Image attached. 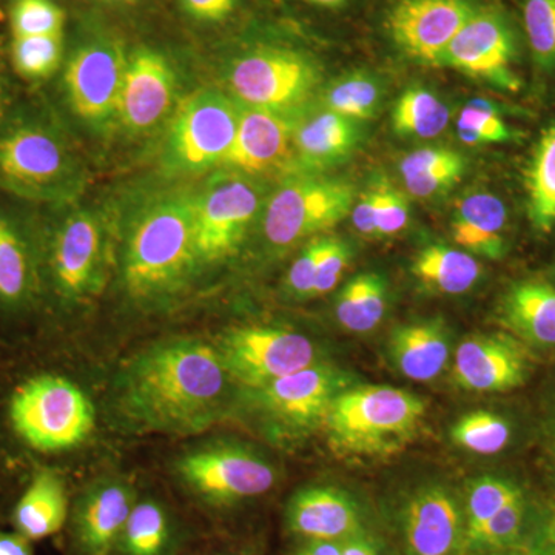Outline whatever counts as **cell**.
I'll return each mask as SVG.
<instances>
[{
	"mask_svg": "<svg viewBox=\"0 0 555 555\" xmlns=\"http://www.w3.org/2000/svg\"><path fill=\"white\" fill-rule=\"evenodd\" d=\"M218 347L179 338L142 350L120 372L116 400L130 423L158 433H198L221 414L230 383Z\"/></svg>",
	"mask_w": 555,
	"mask_h": 555,
	"instance_id": "obj_1",
	"label": "cell"
},
{
	"mask_svg": "<svg viewBox=\"0 0 555 555\" xmlns=\"http://www.w3.org/2000/svg\"><path fill=\"white\" fill-rule=\"evenodd\" d=\"M196 192L167 190L131 218L122 251L124 283L131 297L153 301L184 287L201 264Z\"/></svg>",
	"mask_w": 555,
	"mask_h": 555,
	"instance_id": "obj_2",
	"label": "cell"
},
{
	"mask_svg": "<svg viewBox=\"0 0 555 555\" xmlns=\"http://www.w3.org/2000/svg\"><path fill=\"white\" fill-rule=\"evenodd\" d=\"M425 412V403L408 390L364 386L339 392L324 420L332 443L341 451L386 454L414 436Z\"/></svg>",
	"mask_w": 555,
	"mask_h": 555,
	"instance_id": "obj_3",
	"label": "cell"
},
{
	"mask_svg": "<svg viewBox=\"0 0 555 555\" xmlns=\"http://www.w3.org/2000/svg\"><path fill=\"white\" fill-rule=\"evenodd\" d=\"M86 169L65 139L40 124L0 138V185L22 198L67 203L86 188Z\"/></svg>",
	"mask_w": 555,
	"mask_h": 555,
	"instance_id": "obj_4",
	"label": "cell"
},
{
	"mask_svg": "<svg viewBox=\"0 0 555 555\" xmlns=\"http://www.w3.org/2000/svg\"><path fill=\"white\" fill-rule=\"evenodd\" d=\"M241 107L230 94L203 89L179 102L167 126L160 167L171 178H192L221 169L228 158Z\"/></svg>",
	"mask_w": 555,
	"mask_h": 555,
	"instance_id": "obj_5",
	"label": "cell"
},
{
	"mask_svg": "<svg viewBox=\"0 0 555 555\" xmlns=\"http://www.w3.org/2000/svg\"><path fill=\"white\" fill-rule=\"evenodd\" d=\"M356 189L341 178L323 173H295L262 207V233L269 246L286 250L295 244L334 229L352 214Z\"/></svg>",
	"mask_w": 555,
	"mask_h": 555,
	"instance_id": "obj_6",
	"label": "cell"
},
{
	"mask_svg": "<svg viewBox=\"0 0 555 555\" xmlns=\"http://www.w3.org/2000/svg\"><path fill=\"white\" fill-rule=\"evenodd\" d=\"M10 416L16 433L42 452L78 447L94 427L90 398L75 383L57 375H39L17 387Z\"/></svg>",
	"mask_w": 555,
	"mask_h": 555,
	"instance_id": "obj_7",
	"label": "cell"
},
{
	"mask_svg": "<svg viewBox=\"0 0 555 555\" xmlns=\"http://www.w3.org/2000/svg\"><path fill=\"white\" fill-rule=\"evenodd\" d=\"M225 82L241 107L298 112L315 93L321 73L301 51L261 47L230 62Z\"/></svg>",
	"mask_w": 555,
	"mask_h": 555,
	"instance_id": "obj_8",
	"label": "cell"
},
{
	"mask_svg": "<svg viewBox=\"0 0 555 555\" xmlns=\"http://www.w3.org/2000/svg\"><path fill=\"white\" fill-rule=\"evenodd\" d=\"M264 203L258 179L228 169L215 171L196 192L201 264L224 261L235 255Z\"/></svg>",
	"mask_w": 555,
	"mask_h": 555,
	"instance_id": "obj_9",
	"label": "cell"
},
{
	"mask_svg": "<svg viewBox=\"0 0 555 555\" xmlns=\"http://www.w3.org/2000/svg\"><path fill=\"white\" fill-rule=\"evenodd\" d=\"M129 56L118 40L93 36L73 51L64 73L73 112L90 129L108 130L118 120V102Z\"/></svg>",
	"mask_w": 555,
	"mask_h": 555,
	"instance_id": "obj_10",
	"label": "cell"
},
{
	"mask_svg": "<svg viewBox=\"0 0 555 555\" xmlns=\"http://www.w3.org/2000/svg\"><path fill=\"white\" fill-rule=\"evenodd\" d=\"M219 353L233 382L254 390L315 364V346L287 328L247 326L224 335Z\"/></svg>",
	"mask_w": 555,
	"mask_h": 555,
	"instance_id": "obj_11",
	"label": "cell"
},
{
	"mask_svg": "<svg viewBox=\"0 0 555 555\" xmlns=\"http://www.w3.org/2000/svg\"><path fill=\"white\" fill-rule=\"evenodd\" d=\"M514 60L516 38L505 13L495 7H477L437 67L454 68L500 89L516 91L520 80L513 69Z\"/></svg>",
	"mask_w": 555,
	"mask_h": 555,
	"instance_id": "obj_12",
	"label": "cell"
},
{
	"mask_svg": "<svg viewBox=\"0 0 555 555\" xmlns=\"http://www.w3.org/2000/svg\"><path fill=\"white\" fill-rule=\"evenodd\" d=\"M178 76L159 51L139 49L127 61L120 87L118 120L133 137H145L169 122L178 107Z\"/></svg>",
	"mask_w": 555,
	"mask_h": 555,
	"instance_id": "obj_13",
	"label": "cell"
},
{
	"mask_svg": "<svg viewBox=\"0 0 555 555\" xmlns=\"http://www.w3.org/2000/svg\"><path fill=\"white\" fill-rule=\"evenodd\" d=\"M178 473L199 495L211 502L229 503L268 492L275 470L243 448L210 447L182 456Z\"/></svg>",
	"mask_w": 555,
	"mask_h": 555,
	"instance_id": "obj_14",
	"label": "cell"
},
{
	"mask_svg": "<svg viewBox=\"0 0 555 555\" xmlns=\"http://www.w3.org/2000/svg\"><path fill=\"white\" fill-rule=\"evenodd\" d=\"M298 112L241 107L235 141L221 169L255 179L291 177Z\"/></svg>",
	"mask_w": 555,
	"mask_h": 555,
	"instance_id": "obj_15",
	"label": "cell"
},
{
	"mask_svg": "<svg viewBox=\"0 0 555 555\" xmlns=\"http://www.w3.org/2000/svg\"><path fill=\"white\" fill-rule=\"evenodd\" d=\"M476 9L473 0H398L387 14V30L409 57L437 67Z\"/></svg>",
	"mask_w": 555,
	"mask_h": 555,
	"instance_id": "obj_16",
	"label": "cell"
},
{
	"mask_svg": "<svg viewBox=\"0 0 555 555\" xmlns=\"http://www.w3.org/2000/svg\"><path fill=\"white\" fill-rule=\"evenodd\" d=\"M408 555H465L466 517L448 489L427 486L409 499L401 516Z\"/></svg>",
	"mask_w": 555,
	"mask_h": 555,
	"instance_id": "obj_17",
	"label": "cell"
},
{
	"mask_svg": "<svg viewBox=\"0 0 555 555\" xmlns=\"http://www.w3.org/2000/svg\"><path fill=\"white\" fill-rule=\"evenodd\" d=\"M104 261V229L100 217L90 210L69 215L53 243V275L61 294L86 297L101 284Z\"/></svg>",
	"mask_w": 555,
	"mask_h": 555,
	"instance_id": "obj_18",
	"label": "cell"
},
{
	"mask_svg": "<svg viewBox=\"0 0 555 555\" xmlns=\"http://www.w3.org/2000/svg\"><path fill=\"white\" fill-rule=\"evenodd\" d=\"M528 360L521 347L502 335H477L459 346L454 382L474 392H503L525 382Z\"/></svg>",
	"mask_w": 555,
	"mask_h": 555,
	"instance_id": "obj_19",
	"label": "cell"
},
{
	"mask_svg": "<svg viewBox=\"0 0 555 555\" xmlns=\"http://www.w3.org/2000/svg\"><path fill=\"white\" fill-rule=\"evenodd\" d=\"M341 379L332 369L312 366L288 374L258 389L262 408L287 425L308 427L326 418Z\"/></svg>",
	"mask_w": 555,
	"mask_h": 555,
	"instance_id": "obj_20",
	"label": "cell"
},
{
	"mask_svg": "<svg viewBox=\"0 0 555 555\" xmlns=\"http://www.w3.org/2000/svg\"><path fill=\"white\" fill-rule=\"evenodd\" d=\"M357 122L326 108L299 109L294 131V173H323L345 163L360 142Z\"/></svg>",
	"mask_w": 555,
	"mask_h": 555,
	"instance_id": "obj_21",
	"label": "cell"
},
{
	"mask_svg": "<svg viewBox=\"0 0 555 555\" xmlns=\"http://www.w3.org/2000/svg\"><path fill=\"white\" fill-rule=\"evenodd\" d=\"M288 528L308 540L345 542L361 534L356 503L332 488H309L298 492L287 507Z\"/></svg>",
	"mask_w": 555,
	"mask_h": 555,
	"instance_id": "obj_22",
	"label": "cell"
},
{
	"mask_svg": "<svg viewBox=\"0 0 555 555\" xmlns=\"http://www.w3.org/2000/svg\"><path fill=\"white\" fill-rule=\"evenodd\" d=\"M133 492L119 481H105L91 489L78 513L80 545L90 555H107L126 528Z\"/></svg>",
	"mask_w": 555,
	"mask_h": 555,
	"instance_id": "obj_23",
	"label": "cell"
},
{
	"mask_svg": "<svg viewBox=\"0 0 555 555\" xmlns=\"http://www.w3.org/2000/svg\"><path fill=\"white\" fill-rule=\"evenodd\" d=\"M507 208L491 192H473L459 201L452 215V236L459 246L478 257L500 259L505 255Z\"/></svg>",
	"mask_w": 555,
	"mask_h": 555,
	"instance_id": "obj_24",
	"label": "cell"
},
{
	"mask_svg": "<svg viewBox=\"0 0 555 555\" xmlns=\"http://www.w3.org/2000/svg\"><path fill=\"white\" fill-rule=\"evenodd\" d=\"M389 346L398 371L415 382L436 378L448 363V334L437 323H418L397 328Z\"/></svg>",
	"mask_w": 555,
	"mask_h": 555,
	"instance_id": "obj_25",
	"label": "cell"
},
{
	"mask_svg": "<svg viewBox=\"0 0 555 555\" xmlns=\"http://www.w3.org/2000/svg\"><path fill=\"white\" fill-rule=\"evenodd\" d=\"M68 496L64 481L50 470L33 478L14 509V525L21 535L40 540L56 534L67 520Z\"/></svg>",
	"mask_w": 555,
	"mask_h": 555,
	"instance_id": "obj_26",
	"label": "cell"
},
{
	"mask_svg": "<svg viewBox=\"0 0 555 555\" xmlns=\"http://www.w3.org/2000/svg\"><path fill=\"white\" fill-rule=\"evenodd\" d=\"M507 326L539 346H555V288L543 281H524L503 302Z\"/></svg>",
	"mask_w": 555,
	"mask_h": 555,
	"instance_id": "obj_27",
	"label": "cell"
},
{
	"mask_svg": "<svg viewBox=\"0 0 555 555\" xmlns=\"http://www.w3.org/2000/svg\"><path fill=\"white\" fill-rule=\"evenodd\" d=\"M529 221L539 232L555 228V120L540 133L526 169Z\"/></svg>",
	"mask_w": 555,
	"mask_h": 555,
	"instance_id": "obj_28",
	"label": "cell"
},
{
	"mask_svg": "<svg viewBox=\"0 0 555 555\" xmlns=\"http://www.w3.org/2000/svg\"><path fill=\"white\" fill-rule=\"evenodd\" d=\"M412 272L425 286L440 294L460 295L476 286L481 268L466 251L429 246L416 255Z\"/></svg>",
	"mask_w": 555,
	"mask_h": 555,
	"instance_id": "obj_29",
	"label": "cell"
},
{
	"mask_svg": "<svg viewBox=\"0 0 555 555\" xmlns=\"http://www.w3.org/2000/svg\"><path fill=\"white\" fill-rule=\"evenodd\" d=\"M465 167V159L454 150L422 149L401 160L400 173L412 196L430 198L456 184Z\"/></svg>",
	"mask_w": 555,
	"mask_h": 555,
	"instance_id": "obj_30",
	"label": "cell"
},
{
	"mask_svg": "<svg viewBox=\"0 0 555 555\" xmlns=\"http://www.w3.org/2000/svg\"><path fill=\"white\" fill-rule=\"evenodd\" d=\"M451 112L437 94L423 87H411L398 98L392 127L400 137L429 139L447 129Z\"/></svg>",
	"mask_w": 555,
	"mask_h": 555,
	"instance_id": "obj_31",
	"label": "cell"
},
{
	"mask_svg": "<svg viewBox=\"0 0 555 555\" xmlns=\"http://www.w3.org/2000/svg\"><path fill=\"white\" fill-rule=\"evenodd\" d=\"M386 312V287L382 278L364 273L353 278L339 295L337 317L347 331H372L378 326Z\"/></svg>",
	"mask_w": 555,
	"mask_h": 555,
	"instance_id": "obj_32",
	"label": "cell"
},
{
	"mask_svg": "<svg viewBox=\"0 0 555 555\" xmlns=\"http://www.w3.org/2000/svg\"><path fill=\"white\" fill-rule=\"evenodd\" d=\"M379 102L382 89L378 80L367 73L356 72L335 79L324 90L321 107L353 122H360L375 118Z\"/></svg>",
	"mask_w": 555,
	"mask_h": 555,
	"instance_id": "obj_33",
	"label": "cell"
},
{
	"mask_svg": "<svg viewBox=\"0 0 555 555\" xmlns=\"http://www.w3.org/2000/svg\"><path fill=\"white\" fill-rule=\"evenodd\" d=\"M169 535V520L163 507L145 500L133 506L120 537L129 555H163Z\"/></svg>",
	"mask_w": 555,
	"mask_h": 555,
	"instance_id": "obj_34",
	"label": "cell"
},
{
	"mask_svg": "<svg viewBox=\"0 0 555 555\" xmlns=\"http://www.w3.org/2000/svg\"><path fill=\"white\" fill-rule=\"evenodd\" d=\"M30 287V258L20 232L0 215V299L21 301Z\"/></svg>",
	"mask_w": 555,
	"mask_h": 555,
	"instance_id": "obj_35",
	"label": "cell"
},
{
	"mask_svg": "<svg viewBox=\"0 0 555 555\" xmlns=\"http://www.w3.org/2000/svg\"><path fill=\"white\" fill-rule=\"evenodd\" d=\"M524 28L535 67L555 72V0H524Z\"/></svg>",
	"mask_w": 555,
	"mask_h": 555,
	"instance_id": "obj_36",
	"label": "cell"
},
{
	"mask_svg": "<svg viewBox=\"0 0 555 555\" xmlns=\"http://www.w3.org/2000/svg\"><path fill=\"white\" fill-rule=\"evenodd\" d=\"M64 54L62 35L16 36L13 40V64L24 78H50L60 68Z\"/></svg>",
	"mask_w": 555,
	"mask_h": 555,
	"instance_id": "obj_37",
	"label": "cell"
},
{
	"mask_svg": "<svg viewBox=\"0 0 555 555\" xmlns=\"http://www.w3.org/2000/svg\"><path fill=\"white\" fill-rule=\"evenodd\" d=\"M509 425L491 412H473L463 416L452 429V440L460 448L481 455H492L509 443Z\"/></svg>",
	"mask_w": 555,
	"mask_h": 555,
	"instance_id": "obj_38",
	"label": "cell"
},
{
	"mask_svg": "<svg viewBox=\"0 0 555 555\" xmlns=\"http://www.w3.org/2000/svg\"><path fill=\"white\" fill-rule=\"evenodd\" d=\"M524 499L516 486L494 477L478 478L466 496V534L495 516L503 507Z\"/></svg>",
	"mask_w": 555,
	"mask_h": 555,
	"instance_id": "obj_39",
	"label": "cell"
},
{
	"mask_svg": "<svg viewBox=\"0 0 555 555\" xmlns=\"http://www.w3.org/2000/svg\"><path fill=\"white\" fill-rule=\"evenodd\" d=\"M459 137L465 144H502L514 138L513 130L506 126L491 105L476 101L466 105L459 116Z\"/></svg>",
	"mask_w": 555,
	"mask_h": 555,
	"instance_id": "obj_40",
	"label": "cell"
},
{
	"mask_svg": "<svg viewBox=\"0 0 555 555\" xmlns=\"http://www.w3.org/2000/svg\"><path fill=\"white\" fill-rule=\"evenodd\" d=\"M65 13L51 0H17L11 13V28L16 36L62 35Z\"/></svg>",
	"mask_w": 555,
	"mask_h": 555,
	"instance_id": "obj_41",
	"label": "cell"
},
{
	"mask_svg": "<svg viewBox=\"0 0 555 555\" xmlns=\"http://www.w3.org/2000/svg\"><path fill=\"white\" fill-rule=\"evenodd\" d=\"M525 521L524 499L511 503L502 511L467 532V545L477 547H502L516 542Z\"/></svg>",
	"mask_w": 555,
	"mask_h": 555,
	"instance_id": "obj_42",
	"label": "cell"
},
{
	"mask_svg": "<svg viewBox=\"0 0 555 555\" xmlns=\"http://www.w3.org/2000/svg\"><path fill=\"white\" fill-rule=\"evenodd\" d=\"M375 192V225H377V238L392 236L406 228L409 222L408 199L400 190L393 189L387 182H378L374 185Z\"/></svg>",
	"mask_w": 555,
	"mask_h": 555,
	"instance_id": "obj_43",
	"label": "cell"
},
{
	"mask_svg": "<svg viewBox=\"0 0 555 555\" xmlns=\"http://www.w3.org/2000/svg\"><path fill=\"white\" fill-rule=\"evenodd\" d=\"M349 247L338 238H321L320 258H318L315 283H313L312 295L320 297L327 294L332 288L337 287L349 264Z\"/></svg>",
	"mask_w": 555,
	"mask_h": 555,
	"instance_id": "obj_44",
	"label": "cell"
},
{
	"mask_svg": "<svg viewBox=\"0 0 555 555\" xmlns=\"http://www.w3.org/2000/svg\"><path fill=\"white\" fill-rule=\"evenodd\" d=\"M321 238L312 240L301 251L297 261L288 269L287 286L298 297H310L315 283L318 258H320Z\"/></svg>",
	"mask_w": 555,
	"mask_h": 555,
	"instance_id": "obj_45",
	"label": "cell"
},
{
	"mask_svg": "<svg viewBox=\"0 0 555 555\" xmlns=\"http://www.w3.org/2000/svg\"><path fill=\"white\" fill-rule=\"evenodd\" d=\"M182 10L193 20L221 22L235 10L238 0H179Z\"/></svg>",
	"mask_w": 555,
	"mask_h": 555,
	"instance_id": "obj_46",
	"label": "cell"
},
{
	"mask_svg": "<svg viewBox=\"0 0 555 555\" xmlns=\"http://www.w3.org/2000/svg\"><path fill=\"white\" fill-rule=\"evenodd\" d=\"M352 222L361 235L369 238H377V225H375V192L374 188L361 195L360 201L352 208Z\"/></svg>",
	"mask_w": 555,
	"mask_h": 555,
	"instance_id": "obj_47",
	"label": "cell"
},
{
	"mask_svg": "<svg viewBox=\"0 0 555 555\" xmlns=\"http://www.w3.org/2000/svg\"><path fill=\"white\" fill-rule=\"evenodd\" d=\"M0 555H33L30 540L24 535L0 534Z\"/></svg>",
	"mask_w": 555,
	"mask_h": 555,
	"instance_id": "obj_48",
	"label": "cell"
},
{
	"mask_svg": "<svg viewBox=\"0 0 555 555\" xmlns=\"http://www.w3.org/2000/svg\"><path fill=\"white\" fill-rule=\"evenodd\" d=\"M343 555H378V550L366 535L358 534L343 542Z\"/></svg>",
	"mask_w": 555,
	"mask_h": 555,
	"instance_id": "obj_49",
	"label": "cell"
},
{
	"mask_svg": "<svg viewBox=\"0 0 555 555\" xmlns=\"http://www.w3.org/2000/svg\"><path fill=\"white\" fill-rule=\"evenodd\" d=\"M297 555H343V542H324V540H309Z\"/></svg>",
	"mask_w": 555,
	"mask_h": 555,
	"instance_id": "obj_50",
	"label": "cell"
},
{
	"mask_svg": "<svg viewBox=\"0 0 555 555\" xmlns=\"http://www.w3.org/2000/svg\"><path fill=\"white\" fill-rule=\"evenodd\" d=\"M310 3H315L318 7H326V9H338L345 5L347 0H308Z\"/></svg>",
	"mask_w": 555,
	"mask_h": 555,
	"instance_id": "obj_51",
	"label": "cell"
},
{
	"mask_svg": "<svg viewBox=\"0 0 555 555\" xmlns=\"http://www.w3.org/2000/svg\"><path fill=\"white\" fill-rule=\"evenodd\" d=\"M104 2H112V3H133V2H137V0H104Z\"/></svg>",
	"mask_w": 555,
	"mask_h": 555,
	"instance_id": "obj_52",
	"label": "cell"
},
{
	"mask_svg": "<svg viewBox=\"0 0 555 555\" xmlns=\"http://www.w3.org/2000/svg\"><path fill=\"white\" fill-rule=\"evenodd\" d=\"M550 535H551V540H553L554 545H555V518H554L553 524H551Z\"/></svg>",
	"mask_w": 555,
	"mask_h": 555,
	"instance_id": "obj_53",
	"label": "cell"
},
{
	"mask_svg": "<svg viewBox=\"0 0 555 555\" xmlns=\"http://www.w3.org/2000/svg\"><path fill=\"white\" fill-rule=\"evenodd\" d=\"M2 20H3V13H2V11H0V21H2Z\"/></svg>",
	"mask_w": 555,
	"mask_h": 555,
	"instance_id": "obj_54",
	"label": "cell"
}]
</instances>
